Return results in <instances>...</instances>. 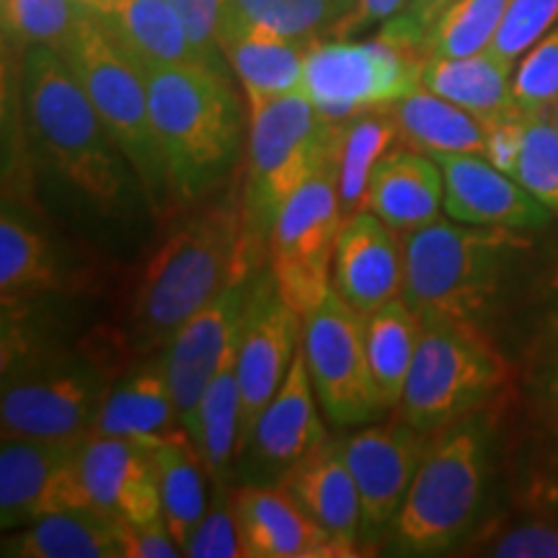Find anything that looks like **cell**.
Here are the masks:
<instances>
[{
	"label": "cell",
	"mask_w": 558,
	"mask_h": 558,
	"mask_svg": "<svg viewBox=\"0 0 558 558\" xmlns=\"http://www.w3.org/2000/svg\"><path fill=\"white\" fill-rule=\"evenodd\" d=\"M246 277L241 199L207 202L181 220L145 264L130 313L135 352L150 354L169 344L194 313Z\"/></svg>",
	"instance_id": "obj_1"
},
{
	"label": "cell",
	"mask_w": 558,
	"mask_h": 558,
	"mask_svg": "<svg viewBox=\"0 0 558 558\" xmlns=\"http://www.w3.org/2000/svg\"><path fill=\"white\" fill-rule=\"evenodd\" d=\"M132 58V54H130ZM148 90L150 122L177 207L205 199L235 166L243 111L222 70L137 62Z\"/></svg>",
	"instance_id": "obj_2"
},
{
	"label": "cell",
	"mask_w": 558,
	"mask_h": 558,
	"mask_svg": "<svg viewBox=\"0 0 558 558\" xmlns=\"http://www.w3.org/2000/svg\"><path fill=\"white\" fill-rule=\"evenodd\" d=\"M21 99L34 143L62 179L101 213H117L130 163L58 50L34 45L21 62Z\"/></svg>",
	"instance_id": "obj_3"
},
{
	"label": "cell",
	"mask_w": 558,
	"mask_h": 558,
	"mask_svg": "<svg viewBox=\"0 0 558 558\" xmlns=\"http://www.w3.org/2000/svg\"><path fill=\"white\" fill-rule=\"evenodd\" d=\"M492 418L478 411L429 435L407 499L388 527L401 556H439L463 546L486 505Z\"/></svg>",
	"instance_id": "obj_4"
},
{
	"label": "cell",
	"mask_w": 558,
	"mask_h": 558,
	"mask_svg": "<svg viewBox=\"0 0 558 558\" xmlns=\"http://www.w3.org/2000/svg\"><path fill=\"white\" fill-rule=\"evenodd\" d=\"M339 148V122L326 120L303 90L248 107L243 184V271L254 275L275 220L292 194Z\"/></svg>",
	"instance_id": "obj_5"
},
{
	"label": "cell",
	"mask_w": 558,
	"mask_h": 558,
	"mask_svg": "<svg viewBox=\"0 0 558 558\" xmlns=\"http://www.w3.org/2000/svg\"><path fill=\"white\" fill-rule=\"evenodd\" d=\"M527 248L512 228L435 220L407 233L401 298L422 316L481 324L501 290L509 262Z\"/></svg>",
	"instance_id": "obj_6"
},
{
	"label": "cell",
	"mask_w": 558,
	"mask_h": 558,
	"mask_svg": "<svg viewBox=\"0 0 558 558\" xmlns=\"http://www.w3.org/2000/svg\"><path fill=\"white\" fill-rule=\"evenodd\" d=\"M58 52L81 81L117 148L128 158L140 190L150 199L153 209L160 213L166 202H171L169 181L153 132L148 90L135 60L117 41L104 19L90 11L81 13L73 34Z\"/></svg>",
	"instance_id": "obj_7"
},
{
	"label": "cell",
	"mask_w": 558,
	"mask_h": 558,
	"mask_svg": "<svg viewBox=\"0 0 558 558\" xmlns=\"http://www.w3.org/2000/svg\"><path fill=\"white\" fill-rule=\"evenodd\" d=\"M399 414L422 435L478 414L507 380V365L478 324L422 316Z\"/></svg>",
	"instance_id": "obj_8"
},
{
	"label": "cell",
	"mask_w": 558,
	"mask_h": 558,
	"mask_svg": "<svg viewBox=\"0 0 558 558\" xmlns=\"http://www.w3.org/2000/svg\"><path fill=\"white\" fill-rule=\"evenodd\" d=\"M427 62L418 47L380 32L367 41H313L305 54L303 94L331 122L369 109L393 107L422 88Z\"/></svg>",
	"instance_id": "obj_9"
},
{
	"label": "cell",
	"mask_w": 558,
	"mask_h": 558,
	"mask_svg": "<svg viewBox=\"0 0 558 558\" xmlns=\"http://www.w3.org/2000/svg\"><path fill=\"white\" fill-rule=\"evenodd\" d=\"M339 148L279 209L269 235V271L300 318L331 292V259L341 228Z\"/></svg>",
	"instance_id": "obj_10"
},
{
	"label": "cell",
	"mask_w": 558,
	"mask_h": 558,
	"mask_svg": "<svg viewBox=\"0 0 558 558\" xmlns=\"http://www.w3.org/2000/svg\"><path fill=\"white\" fill-rule=\"evenodd\" d=\"M300 349L320 409L333 424L354 427L375 422L386 411L369 373L365 316L333 288L324 303L303 318Z\"/></svg>",
	"instance_id": "obj_11"
},
{
	"label": "cell",
	"mask_w": 558,
	"mask_h": 558,
	"mask_svg": "<svg viewBox=\"0 0 558 558\" xmlns=\"http://www.w3.org/2000/svg\"><path fill=\"white\" fill-rule=\"evenodd\" d=\"M107 375L94 362H32L3 378V437H75L94 429Z\"/></svg>",
	"instance_id": "obj_12"
},
{
	"label": "cell",
	"mask_w": 558,
	"mask_h": 558,
	"mask_svg": "<svg viewBox=\"0 0 558 558\" xmlns=\"http://www.w3.org/2000/svg\"><path fill=\"white\" fill-rule=\"evenodd\" d=\"M303 318L279 295L269 267L251 277L246 316L239 333V383H241V437L239 456L251 429L267 403L288 378L300 349Z\"/></svg>",
	"instance_id": "obj_13"
},
{
	"label": "cell",
	"mask_w": 558,
	"mask_h": 558,
	"mask_svg": "<svg viewBox=\"0 0 558 558\" xmlns=\"http://www.w3.org/2000/svg\"><path fill=\"white\" fill-rule=\"evenodd\" d=\"M254 277V275H251ZM251 277L235 279L213 303L186 320L166 344L163 362L169 373L173 403L181 427L197 439L202 396L215 378L228 349L239 339L243 316H246Z\"/></svg>",
	"instance_id": "obj_14"
},
{
	"label": "cell",
	"mask_w": 558,
	"mask_h": 558,
	"mask_svg": "<svg viewBox=\"0 0 558 558\" xmlns=\"http://www.w3.org/2000/svg\"><path fill=\"white\" fill-rule=\"evenodd\" d=\"M316 401L303 349H298L288 378L256 418L239 456L246 484L279 486L300 460L329 439Z\"/></svg>",
	"instance_id": "obj_15"
},
{
	"label": "cell",
	"mask_w": 558,
	"mask_h": 558,
	"mask_svg": "<svg viewBox=\"0 0 558 558\" xmlns=\"http://www.w3.org/2000/svg\"><path fill=\"white\" fill-rule=\"evenodd\" d=\"M339 445L360 492L362 538H380L407 499L414 473L427 452L429 435H422L399 418L393 424H373L354 432L339 439Z\"/></svg>",
	"instance_id": "obj_16"
},
{
	"label": "cell",
	"mask_w": 558,
	"mask_h": 558,
	"mask_svg": "<svg viewBox=\"0 0 558 558\" xmlns=\"http://www.w3.org/2000/svg\"><path fill=\"white\" fill-rule=\"evenodd\" d=\"M243 558H349L360 546L316 525L282 486L243 484L230 492Z\"/></svg>",
	"instance_id": "obj_17"
},
{
	"label": "cell",
	"mask_w": 558,
	"mask_h": 558,
	"mask_svg": "<svg viewBox=\"0 0 558 558\" xmlns=\"http://www.w3.org/2000/svg\"><path fill=\"white\" fill-rule=\"evenodd\" d=\"M445 179V215L465 226L533 230L550 220V209L492 160L476 153L435 156Z\"/></svg>",
	"instance_id": "obj_18"
},
{
	"label": "cell",
	"mask_w": 558,
	"mask_h": 558,
	"mask_svg": "<svg viewBox=\"0 0 558 558\" xmlns=\"http://www.w3.org/2000/svg\"><path fill=\"white\" fill-rule=\"evenodd\" d=\"M331 288L362 316L401 298L403 248L396 241V230L369 209H357L341 220L331 259Z\"/></svg>",
	"instance_id": "obj_19"
},
{
	"label": "cell",
	"mask_w": 558,
	"mask_h": 558,
	"mask_svg": "<svg viewBox=\"0 0 558 558\" xmlns=\"http://www.w3.org/2000/svg\"><path fill=\"white\" fill-rule=\"evenodd\" d=\"M78 481L86 505L114 514L117 520L132 525L163 520L148 450L130 439L88 432L78 452Z\"/></svg>",
	"instance_id": "obj_20"
},
{
	"label": "cell",
	"mask_w": 558,
	"mask_h": 558,
	"mask_svg": "<svg viewBox=\"0 0 558 558\" xmlns=\"http://www.w3.org/2000/svg\"><path fill=\"white\" fill-rule=\"evenodd\" d=\"M311 45L313 41L284 37L243 19L235 5L220 34V52L239 75L248 107L303 90L305 54Z\"/></svg>",
	"instance_id": "obj_21"
},
{
	"label": "cell",
	"mask_w": 558,
	"mask_h": 558,
	"mask_svg": "<svg viewBox=\"0 0 558 558\" xmlns=\"http://www.w3.org/2000/svg\"><path fill=\"white\" fill-rule=\"evenodd\" d=\"M90 432L130 439L145 450L184 435L163 357L140 362L124 378L109 383Z\"/></svg>",
	"instance_id": "obj_22"
},
{
	"label": "cell",
	"mask_w": 558,
	"mask_h": 558,
	"mask_svg": "<svg viewBox=\"0 0 558 558\" xmlns=\"http://www.w3.org/2000/svg\"><path fill=\"white\" fill-rule=\"evenodd\" d=\"M86 435L3 437L0 448V522L3 530L29 525L45 512V501L60 473L78 456Z\"/></svg>",
	"instance_id": "obj_23"
},
{
	"label": "cell",
	"mask_w": 558,
	"mask_h": 558,
	"mask_svg": "<svg viewBox=\"0 0 558 558\" xmlns=\"http://www.w3.org/2000/svg\"><path fill=\"white\" fill-rule=\"evenodd\" d=\"M365 209L396 233L429 226L445 213L442 169L427 153L388 150L369 179Z\"/></svg>",
	"instance_id": "obj_24"
},
{
	"label": "cell",
	"mask_w": 558,
	"mask_h": 558,
	"mask_svg": "<svg viewBox=\"0 0 558 558\" xmlns=\"http://www.w3.org/2000/svg\"><path fill=\"white\" fill-rule=\"evenodd\" d=\"M284 492L303 509L308 518L331 533L333 538L360 546L362 535V505L360 492L339 439H326L311 456H305L282 478Z\"/></svg>",
	"instance_id": "obj_25"
},
{
	"label": "cell",
	"mask_w": 558,
	"mask_h": 558,
	"mask_svg": "<svg viewBox=\"0 0 558 558\" xmlns=\"http://www.w3.org/2000/svg\"><path fill=\"white\" fill-rule=\"evenodd\" d=\"M13 558H124L122 520L96 507L47 512L3 543Z\"/></svg>",
	"instance_id": "obj_26"
},
{
	"label": "cell",
	"mask_w": 558,
	"mask_h": 558,
	"mask_svg": "<svg viewBox=\"0 0 558 558\" xmlns=\"http://www.w3.org/2000/svg\"><path fill=\"white\" fill-rule=\"evenodd\" d=\"M514 68L518 62L499 58L492 50L463 54V58H427L422 86L492 124L520 114L512 90Z\"/></svg>",
	"instance_id": "obj_27"
},
{
	"label": "cell",
	"mask_w": 558,
	"mask_h": 558,
	"mask_svg": "<svg viewBox=\"0 0 558 558\" xmlns=\"http://www.w3.org/2000/svg\"><path fill=\"white\" fill-rule=\"evenodd\" d=\"M99 19H104L132 60L150 65L215 68L197 50L186 24L169 0H111L109 13Z\"/></svg>",
	"instance_id": "obj_28"
},
{
	"label": "cell",
	"mask_w": 558,
	"mask_h": 558,
	"mask_svg": "<svg viewBox=\"0 0 558 558\" xmlns=\"http://www.w3.org/2000/svg\"><path fill=\"white\" fill-rule=\"evenodd\" d=\"M399 124L401 137L411 148L427 156H448V153H476L486 158L488 124L458 107L429 88L411 90L407 99L390 107Z\"/></svg>",
	"instance_id": "obj_29"
},
{
	"label": "cell",
	"mask_w": 558,
	"mask_h": 558,
	"mask_svg": "<svg viewBox=\"0 0 558 558\" xmlns=\"http://www.w3.org/2000/svg\"><path fill=\"white\" fill-rule=\"evenodd\" d=\"M148 456L153 471H156L163 522L171 530L173 541L179 543L181 554H184L194 527L199 525L209 507L205 486L209 473L205 469V460H202L197 445L192 442L186 432L150 448Z\"/></svg>",
	"instance_id": "obj_30"
},
{
	"label": "cell",
	"mask_w": 558,
	"mask_h": 558,
	"mask_svg": "<svg viewBox=\"0 0 558 558\" xmlns=\"http://www.w3.org/2000/svg\"><path fill=\"white\" fill-rule=\"evenodd\" d=\"M241 383H239V339L228 349L226 360L202 396L197 445L213 488H230L233 460L239 458L241 437Z\"/></svg>",
	"instance_id": "obj_31"
},
{
	"label": "cell",
	"mask_w": 558,
	"mask_h": 558,
	"mask_svg": "<svg viewBox=\"0 0 558 558\" xmlns=\"http://www.w3.org/2000/svg\"><path fill=\"white\" fill-rule=\"evenodd\" d=\"M422 320L407 300L393 298L365 316V344L369 373L383 409H399L411 362H414Z\"/></svg>",
	"instance_id": "obj_32"
},
{
	"label": "cell",
	"mask_w": 558,
	"mask_h": 558,
	"mask_svg": "<svg viewBox=\"0 0 558 558\" xmlns=\"http://www.w3.org/2000/svg\"><path fill=\"white\" fill-rule=\"evenodd\" d=\"M396 137L401 132L390 107L360 111L339 122V202L344 218L365 207L369 179Z\"/></svg>",
	"instance_id": "obj_33"
},
{
	"label": "cell",
	"mask_w": 558,
	"mask_h": 558,
	"mask_svg": "<svg viewBox=\"0 0 558 558\" xmlns=\"http://www.w3.org/2000/svg\"><path fill=\"white\" fill-rule=\"evenodd\" d=\"M58 284V264L45 235L32 222L3 209L0 218V290L3 303Z\"/></svg>",
	"instance_id": "obj_34"
},
{
	"label": "cell",
	"mask_w": 558,
	"mask_h": 558,
	"mask_svg": "<svg viewBox=\"0 0 558 558\" xmlns=\"http://www.w3.org/2000/svg\"><path fill=\"white\" fill-rule=\"evenodd\" d=\"M512 0H450L424 37L427 58H463L492 47Z\"/></svg>",
	"instance_id": "obj_35"
},
{
	"label": "cell",
	"mask_w": 558,
	"mask_h": 558,
	"mask_svg": "<svg viewBox=\"0 0 558 558\" xmlns=\"http://www.w3.org/2000/svg\"><path fill=\"white\" fill-rule=\"evenodd\" d=\"M235 11L254 24L292 39L316 41L318 34H337L354 0H233Z\"/></svg>",
	"instance_id": "obj_36"
},
{
	"label": "cell",
	"mask_w": 558,
	"mask_h": 558,
	"mask_svg": "<svg viewBox=\"0 0 558 558\" xmlns=\"http://www.w3.org/2000/svg\"><path fill=\"white\" fill-rule=\"evenodd\" d=\"M509 177L518 179L550 213H558V128L550 114L525 117Z\"/></svg>",
	"instance_id": "obj_37"
},
{
	"label": "cell",
	"mask_w": 558,
	"mask_h": 558,
	"mask_svg": "<svg viewBox=\"0 0 558 558\" xmlns=\"http://www.w3.org/2000/svg\"><path fill=\"white\" fill-rule=\"evenodd\" d=\"M0 11L5 34L24 50L34 45L60 50L83 13L75 0H0Z\"/></svg>",
	"instance_id": "obj_38"
},
{
	"label": "cell",
	"mask_w": 558,
	"mask_h": 558,
	"mask_svg": "<svg viewBox=\"0 0 558 558\" xmlns=\"http://www.w3.org/2000/svg\"><path fill=\"white\" fill-rule=\"evenodd\" d=\"M514 107L520 114H548L558 99V21L514 68Z\"/></svg>",
	"instance_id": "obj_39"
},
{
	"label": "cell",
	"mask_w": 558,
	"mask_h": 558,
	"mask_svg": "<svg viewBox=\"0 0 558 558\" xmlns=\"http://www.w3.org/2000/svg\"><path fill=\"white\" fill-rule=\"evenodd\" d=\"M558 21V0H512L488 50L518 62Z\"/></svg>",
	"instance_id": "obj_40"
},
{
	"label": "cell",
	"mask_w": 558,
	"mask_h": 558,
	"mask_svg": "<svg viewBox=\"0 0 558 558\" xmlns=\"http://www.w3.org/2000/svg\"><path fill=\"white\" fill-rule=\"evenodd\" d=\"M184 556L192 558H235L241 554L239 522H235L233 499L230 488H215L213 501H209L205 518L194 527L190 543H186Z\"/></svg>",
	"instance_id": "obj_41"
},
{
	"label": "cell",
	"mask_w": 558,
	"mask_h": 558,
	"mask_svg": "<svg viewBox=\"0 0 558 558\" xmlns=\"http://www.w3.org/2000/svg\"><path fill=\"white\" fill-rule=\"evenodd\" d=\"M471 554L497 558H558V522L525 520L481 538Z\"/></svg>",
	"instance_id": "obj_42"
},
{
	"label": "cell",
	"mask_w": 558,
	"mask_h": 558,
	"mask_svg": "<svg viewBox=\"0 0 558 558\" xmlns=\"http://www.w3.org/2000/svg\"><path fill=\"white\" fill-rule=\"evenodd\" d=\"M169 3L186 24L197 50L205 54L207 62L220 68V34L233 11V0H169Z\"/></svg>",
	"instance_id": "obj_43"
},
{
	"label": "cell",
	"mask_w": 558,
	"mask_h": 558,
	"mask_svg": "<svg viewBox=\"0 0 558 558\" xmlns=\"http://www.w3.org/2000/svg\"><path fill=\"white\" fill-rule=\"evenodd\" d=\"M122 554L124 558H173L181 554L171 530L163 520L156 522H122Z\"/></svg>",
	"instance_id": "obj_44"
},
{
	"label": "cell",
	"mask_w": 558,
	"mask_h": 558,
	"mask_svg": "<svg viewBox=\"0 0 558 558\" xmlns=\"http://www.w3.org/2000/svg\"><path fill=\"white\" fill-rule=\"evenodd\" d=\"M448 3L450 0H409L407 11L399 13L396 19L386 21V24H383V32L407 41L411 47H418V50L424 52V37H427L429 24L442 13Z\"/></svg>",
	"instance_id": "obj_45"
},
{
	"label": "cell",
	"mask_w": 558,
	"mask_h": 558,
	"mask_svg": "<svg viewBox=\"0 0 558 558\" xmlns=\"http://www.w3.org/2000/svg\"><path fill=\"white\" fill-rule=\"evenodd\" d=\"M409 0H354L349 16L341 21L337 37L347 39L349 34L367 29L373 24H386V21L396 19L399 13L407 11Z\"/></svg>",
	"instance_id": "obj_46"
},
{
	"label": "cell",
	"mask_w": 558,
	"mask_h": 558,
	"mask_svg": "<svg viewBox=\"0 0 558 558\" xmlns=\"http://www.w3.org/2000/svg\"><path fill=\"white\" fill-rule=\"evenodd\" d=\"M535 401L546 411V416L558 422V341L543 354V360L535 365L533 378H530Z\"/></svg>",
	"instance_id": "obj_47"
},
{
	"label": "cell",
	"mask_w": 558,
	"mask_h": 558,
	"mask_svg": "<svg viewBox=\"0 0 558 558\" xmlns=\"http://www.w3.org/2000/svg\"><path fill=\"white\" fill-rule=\"evenodd\" d=\"M75 3H78L83 11L96 13V16H107V13H109V5H111V0H75Z\"/></svg>",
	"instance_id": "obj_48"
},
{
	"label": "cell",
	"mask_w": 558,
	"mask_h": 558,
	"mask_svg": "<svg viewBox=\"0 0 558 558\" xmlns=\"http://www.w3.org/2000/svg\"><path fill=\"white\" fill-rule=\"evenodd\" d=\"M548 114H550V120H554V122H556V128H558V99H556L554 107H550Z\"/></svg>",
	"instance_id": "obj_49"
},
{
	"label": "cell",
	"mask_w": 558,
	"mask_h": 558,
	"mask_svg": "<svg viewBox=\"0 0 558 558\" xmlns=\"http://www.w3.org/2000/svg\"><path fill=\"white\" fill-rule=\"evenodd\" d=\"M554 326H556V331H558V308H556V318H554Z\"/></svg>",
	"instance_id": "obj_50"
}]
</instances>
